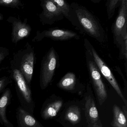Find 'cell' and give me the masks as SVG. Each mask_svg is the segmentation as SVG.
Returning <instances> with one entry per match:
<instances>
[{"label": "cell", "instance_id": "cell-1", "mask_svg": "<svg viewBox=\"0 0 127 127\" xmlns=\"http://www.w3.org/2000/svg\"><path fill=\"white\" fill-rule=\"evenodd\" d=\"M70 6L73 9L78 30L99 43H104L107 36L104 30L96 17L83 6L73 2Z\"/></svg>", "mask_w": 127, "mask_h": 127}, {"label": "cell", "instance_id": "cell-2", "mask_svg": "<svg viewBox=\"0 0 127 127\" xmlns=\"http://www.w3.org/2000/svg\"><path fill=\"white\" fill-rule=\"evenodd\" d=\"M36 57L34 47L28 42L25 47L15 53L11 62V65L18 69L25 78L29 85L34 73Z\"/></svg>", "mask_w": 127, "mask_h": 127}, {"label": "cell", "instance_id": "cell-3", "mask_svg": "<svg viewBox=\"0 0 127 127\" xmlns=\"http://www.w3.org/2000/svg\"><path fill=\"white\" fill-rule=\"evenodd\" d=\"M58 63V53L53 47H52L46 53L41 61L40 76L41 89L46 88L51 83Z\"/></svg>", "mask_w": 127, "mask_h": 127}, {"label": "cell", "instance_id": "cell-4", "mask_svg": "<svg viewBox=\"0 0 127 127\" xmlns=\"http://www.w3.org/2000/svg\"><path fill=\"white\" fill-rule=\"evenodd\" d=\"M84 46L85 50L91 54L94 61L97 65L99 72L110 84L115 91L124 102L126 106H127V101L123 95L118 83L114 76L110 68L99 56L95 48L87 38L84 39Z\"/></svg>", "mask_w": 127, "mask_h": 127}, {"label": "cell", "instance_id": "cell-5", "mask_svg": "<svg viewBox=\"0 0 127 127\" xmlns=\"http://www.w3.org/2000/svg\"><path fill=\"white\" fill-rule=\"evenodd\" d=\"M86 63L95 93L100 105H101L107 98V90L102 81L101 74L97 65L89 52H85Z\"/></svg>", "mask_w": 127, "mask_h": 127}, {"label": "cell", "instance_id": "cell-6", "mask_svg": "<svg viewBox=\"0 0 127 127\" xmlns=\"http://www.w3.org/2000/svg\"><path fill=\"white\" fill-rule=\"evenodd\" d=\"M40 5L43 11L39 15V18L42 25H53L64 18L61 10L52 0H41Z\"/></svg>", "mask_w": 127, "mask_h": 127}, {"label": "cell", "instance_id": "cell-7", "mask_svg": "<svg viewBox=\"0 0 127 127\" xmlns=\"http://www.w3.org/2000/svg\"><path fill=\"white\" fill-rule=\"evenodd\" d=\"M44 38H48L55 41H66L72 39H79V35L71 30L64 29H49L42 32L38 31L32 40L33 42L41 41Z\"/></svg>", "mask_w": 127, "mask_h": 127}, {"label": "cell", "instance_id": "cell-8", "mask_svg": "<svg viewBox=\"0 0 127 127\" xmlns=\"http://www.w3.org/2000/svg\"><path fill=\"white\" fill-rule=\"evenodd\" d=\"M10 70L12 78L14 81L16 88L21 99L26 104H33L31 90L25 78L20 71L13 66L11 65Z\"/></svg>", "mask_w": 127, "mask_h": 127}, {"label": "cell", "instance_id": "cell-9", "mask_svg": "<svg viewBox=\"0 0 127 127\" xmlns=\"http://www.w3.org/2000/svg\"><path fill=\"white\" fill-rule=\"evenodd\" d=\"M127 26V0H121L119 14L112 26L114 43L118 47L122 42V32Z\"/></svg>", "mask_w": 127, "mask_h": 127}, {"label": "cell", "instance_id": "cell-10", "mask_svg": "<svg viewBox=\"0 0 127 127\" xmlns=\"http://www.w3.org/2000/svg\"><path fill=\"white\" fill-rule=\"evenodd\" d=\"M7 21L11 24L12 26L11 40L12 43L17 44L20 41L28 37L31 34L32 28L27 23V18L23 22L14 17H10L7 19Z\"/></svg>", "mask_w": 127, "mask_h": 127}, {"label": "cell", "instance_id": "cell-11", "mask_svg": "<svg viewBox=\"0 0 127 127\" xmlns=\"http://www.w3.org/2000/svg\"><path fill=\"white\" fill-rule=\"evenodd\" d=\"M85 114L88 127H103L95 102L91 96L85 99Z\"/></svg>", "mask_w": 127, "mask_h": 127}, {"label": "cell", "instance_id": "cell-12", "mask_svg": "<svg viewBox=\"0 0 127 127\" xmlns=\"http://www.w3.org/2000/svg\"><path fill=\"white\" fill-rule=\"evenodd\" d=\"M52 1L61 10L64 17L68 20L77 29V21L74 11L70 5L64 0H52Z\"/></svg>", "mask_w": 127, "mask_h": 127}, {"label": "cell", "instance_id": "cell-13", "mask_svg": "<svg viewBox=\"0 0 127 127\" xmlns=\"http://www.w3.org/2000/svg\"><path fill=\"white\" fill-rule=\"evenodd\" d=\"M11 98V91L8 88L4 91L0 98V119L2 122L8 127H13L12 125L7 119L6 115V107Z\"/></svg>", "mask_w": 127, "mask_h": 127}, {"label": "cell", "instance_id": "cell-14", "mask_svg": "<svg viewBox=\"0 0 127 127\" xmlns=\"http://www.w3.org/2000/svg\"><path fill=\"white\" fill-rule=\"evenodd\" d=\"M17 113L18 121L21 127H41L38 122L24 108L19 107Z\"/></svg>", "mask_w": 127, "mask_h": 127}, {"label": "cell", "instance_id": "cell-15", "mask_svg": "<svg viewBox=\"0 0 127 127\" xmlns=\"http://www.w3.org/2000/svg\"><path fill=\"white\" fill-rule=\"evenodd\" d=\"M113 114L111 123L113 127H127V117L120 108L116 104L113 107Z\"/></svg>", "mask_w": 127, "mask_h": 127}, {"label": "cell", "instance_id": "cell-16", "mask_svg": "<svg viewBox=\"0 0 127 127\" xmlns=\"http://www.w3.org/2000/svg\"><path fill=\"white\" fill-rule=\"evenodd\" d=\"M63 102L62 100L55 101L49 104L42 111L41 115L43 119L47 120L55 117L61 108Z\"/></svg>", "mask_w": 127, "mask_h": 127}, {"label": "cell", "instance_id": "cell-17", "mask_svg": "<svg viewBox=\"0 0 127 127\" xmlns=\"http://www.w3.org/2000/svg\"><path fill=\"white\" fill-rule=\"evenodd\" d=\"M76 82L75 75L73 72L67 73L57 84L61 89L66 90H72L74 89Z\"/></svg>", "mask_w": 127, "mask_h": 127}, {"label": "cell", "instance_id": "cell-18", "mask_svg": "<svg viewBox=\"0 0 127 127\" xmlns=\"http://www.w3.org/2000/svg\"><path fill=\"white\" fill-rule=\"evenodd\" d=\"M65 117L67 120L72 124L78 123L81 119L79 108L75 105L70 106L66 111Z\"/></svg>", "mask_w": 127, "mask_h": 127}, {"label": "cell", "instance_id": "cell-19", "mask_svg": "<svg viewBox=\"0 0 127 127\" xmlns=\"http://www.w3.org/2000/svg\"><path fill=\"white\" fill-rule=\"evenodd\" d=\"M122 41L119 48L120 49L119 58L121 60L124 59L126 62V69H127V26L123 30L121 35Z\"/></svg>", "mask_w": 127, "mask_h": 127}, {"label": "cell", "instance_id": "cell-20", "mask_svg": "<svg viewBox=\"0 0 127 127\" xmlns=\"http://www.w3.org/2000/svg\"><path fill=\"white\" fill-rule=\"evenodd\" d=\"M121 2V0H109L107 1L106 6L108 20L113 17L117 8L120 6Z\"/></svg>", "mask_w": 127, "mask_h": 127}, {"label": "cell", "instance_id": "cell-21", "mask_svg": "<svg viewBox=\"0 0 127 127\" xmlns=\"http://www.w3.org/2000/svg\"><path fill=\"white\" fill-rule=\"evenodd\" d=\"M0 5L18 9L24 6L20 0H0Z\"/></svg>", "mask_w": 127, "mask_h": 127}, {"label": "cell", "instance_id": "cell-22", "mask_svg": "<svg viewBox=\"0 0 127 127\" xmlns=\"http://www.w3.org/2000/svg\"><path fill=\"white\" fill-rule=\"evenodd\" d=\"M11 81V79L8 77L5 76L0 78V92L2 91L8 84H10Z\"/></svg>", "mask_w": 127, "mask_h": 127}, {"label": "cell", "instance_id": "cell-23", "mask_svg": "<svg viewBox=\"0 0 127 127\" xmlns=\"http://www.w3.org/2000/svg\"><path fill=\"white\" fill-rule=\"evenodd\" d=\"M9 55L8 49L3 47H0V64Z\"/></svg>", "mask_w": 127, "mask_h": 127}, {"label": "cell", "instance_id": "cell-24", "mask_svg": "<svg viewBox=\"0 0 127 127\" xmlns=\"http://www.w3.org/2000/svg\"><path fill=\"white\" fill-rule=\"evenodd\" d=\"M116 70L118 72V73L121 76H122V78L123 79V81L124 82V84H125V87L126 88H127V81H126V79L125 78V76L123 75V73L121 71V69L119 67H116Z\"/></svg>", "mask_w": 127, "mask_h": 127}, {"label": "cell", "instance_id": "cell-25", "mask_svg": "<svg viewBox=\"0 0 127 127\" xmlns=\"http://www.w3.org/2000/svg\"><path fill=\"white\" fill-rule=\"evenodd\" d=\"M91 1L94 3H98L100 2L101 0H91Z\"/></svg>", "mask_w": 127, "mask_h": 127}, {"label": "cell", "instance_id": "cell-26", "mask_svg": "<svg viewBox=\"0 0 127 127\" xmlns=\"http://www.w3.org/2000/svg\"><path fill=\"white\" fill-rule=\"evenodd\" d=\"M3 19V15L2 14H0V21L2 20Z\"/></svg>", "mask_w": 127, "mask_h": 127}]
</instances>
